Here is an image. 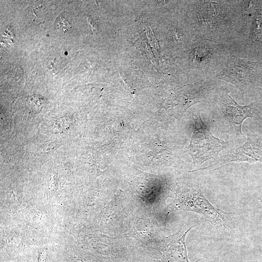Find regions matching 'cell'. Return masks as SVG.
<instances>
[{
  "mask_svg": "<svg viewBox=\"0 0 262 262\" xmlns=\"http://www.w3.org/2000/svg\"><path fill=\"white\" fill-rule=\"evenodd\" d=\"M168 35L172 42L176 43L177 45L182 44L186 41L184 32L181 29L178 27H171L169 29Z\"/></svg>",
  "mask_w": 262,
  "mask_h": 262,
  "instance_id": "9c48e42d",
  "label": "cell"
},
{
  "mask_svg": "<svg viewBox=\"0 0 262 262\" xmlns=\"http://www.w3.org/2000/svg\"><path fill=\"white\" fill-rule=\"evenodd\" d=\"M228 143L214 137L198 114L195 119V129L191 137L190 151L194 163L201 164L205 161L217 157Z\"/></svg>",
  "mask_w": 262,
  "mask_h": 262,
  "instance_id": "5b68a950",
  "label": "cell"
},
{
  "mask_svg": "<svg viewBox=\"0 0 262 262\" xmlns=\"http://www.w3.org/2000/svg\"><path fill=\"white\" fill-rule=\"evenodd\" d=\"M57 28L61 29L63 32H66L71 28L70 24L62 16H60L56 20Z\"/></svg>",
  "mask_w": 262,
  "mask_h": 262,
  "instance_id": "8fae6325",
  "label": "cell"
},
{
  "mask_svg": "<svg viewBox=\"0 0 262 262\" xmlns=\"http://www.w3.org/2000/svg\"><path fill=\"white\" fill-rule=\"evenodd\" d=\"M177 209L199 214L217 229L229 231L234 228L232 213L215 207L207 199L199 187H192L179 196L175 201Z\"/></svg>",
  "mask_w": 262,
  "mask_h": 262,
  "instance_id": "277c9868",
  "label": "cell"
},
{
  "mask_svg": "<svg viewBox=\"0 0 262 262\" xmlns=\"http://www.w3.org/2000/svg\"><path fill=\"white\" fill-rule=\"evenodd\" d=\"M192 228L180 229L170 237L169 242L164 247L162 258L156 262H191L188 258L185 240L186 234Z\"/></svg>",
  "mask_w": 262,
  "mask_h": 262,
  "instance_id": "52a82bcc",
  "label": "cell"
},
{
  "mask_svg": "<svg viewBox=\"0 0 262 262\" xmlns=\"http://www.w3.org/2000/svg\"><path fill=\"white\" fill-rule=\"evenodd\" d=\"M227 161L262 163V138L256 134L247 135L246 143L239 147Z\"/></svg>",
  "mask_w": 262,
  "mask_h": 262,
  "instance_id": "ba28073f",
  "label": "cell"
},
{
  "mask_svg": "<svg viewBox=\"0 0 262 262\" xmlns=\"http://www.w3.org/2000/svg\"></svg>",
  "mask_w": 262,
  "mask_h": 262,
  "instance_id": "7c38bea8",
  "label": "cell"
},
{
  "mask_svg": "<svg viewBox=\"0 0 262 262\" xmlns=\"http://www.w3.org/2000/svg\"><path fill=\"white\" fill-rule=\"evenodd\" d=\"M187 53L188 68L197 82L216 79L230 54L229 48L219 42L194 35Z\"/></svg>",
  "mask_w": 262,
  "mask_h": 262,
  "instance_id": "7a4b0ae2",
  "label": "cell"
},
{
  "mask_svg": "<svg viewBox=\"0 0 262 262\" xmlns=\"http://www.w3.org/2000/svg\"><path fill=\"white\" fill-rule=\"evenodd\" d=\"M216 105L229 125L238 134H242V125L248 117L253 118V103L246 105L239 104L229 92L223 91L216 98Z\"/></svg>",
  "mask_w": 262,
  "mask_h": 262,
  "instance_id": "8992f818",
  "label": "cell"
},
{
  "mask_svg": "<svg viewBox=\"0 0 262 262\" xmlns=\"http://www.w3.org/2000/svg\"><path fill=\"white\" fill-rule=\"evenodd\" d=\"M253 104L254 110V117L262 126V98Z\"/></svg>",
  "mask_w": 262,
  "mask_h": 262,
  "instance_id": "30bf717a",
  "label": "cell"
},
{
  "mask_svg": "<svg viewBox=\"0 0 262 262\" xmlns=\"http://www.w3.org/2000/svg\"><path fill=\"white\" fill-rule=\"evenodd\" d=\"M188 10L193 35L229 48L234 28V0L190 1Z\"/></svg>",
  "mask_w": 262,
  "mask_h": 262,
  "instance_id": "6da1fadb",
  "label": "cell"
},
{
  "mask_svg": "<svg viewBox=\"0 0 262 262\" xmlns=\"http://www.w3.org/2000/svg\"><path fill=\"white\" fill-rule=\"evenodd\" d=\"M216 79L232 84L243 95L257 92L262 89V62L251 61L230 53Z\"/></svg>",
  "mask_w": 262,
  "mask_h": 262,
  "instance_id": "3957f363",
  "label": "cell"
}]
</instances>
